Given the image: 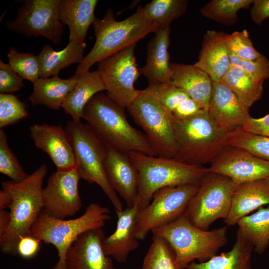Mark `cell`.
Here are the masks:
<instances>
[{
  "instance_id": "cell-14",
  "label": "cell",
  "mask_w": 269,
  "mask_h": 269,
  "mask_svg": "<svg viewBox=\"0 0 269 269\" xmlns=\"http://www.w3.org/2000/svg\"><path fill=\"white\" fill-rule=\"evenodd\" d=\"M80 179L77 168L52 173L43 188L42 210L58 219H65L75 215L82 205L79 192Z\"/></svg>"
},
{
  "instance_id": "cell-42",
  "label": "cell",
  "mask_w": 269,
  "mask_h": 269,
  "mask_svg": "<svg viewBox=\"0 0 269 269\" xmlns=\"http://www.w3.org/2000/svg\"><path fill=\"white\" fill-rule=\"evenodd\" d=\"M24 85L23 79L9 64L0 60V93L11 94L20 91Z\"/></svg>"
},
{
  "instance_id": "cell-18",
  "label": "cell",
  "mask_w": 269,
  "mask_h": 269,
  "mask_svg": "<svg viewBox=\"0 0 269 269\" xmlns=\"http://www.w3.org/2000/svg\"><path fill=\"white\" fill-rule=\"evenodd\" d=\"M102 228L90 230L79 236L67 254V269H117L103 248Z\"/></svg>"
},
{
  "instance_id": "cell-19",
  "label": "cell",
  "mask_w": 269,
  "mask_h": 269,
  "mask_svg": "<svg viewBox=\"0 0 269 269\" xmlns=\"http://www.w3.org/2000/svg\"><path fill=\"white\" fill-rule=\"evenodd\" d=\"M105 168L114 190L125 201L127 207L133 206L137 194L139 175L129 154L107 147Z\"/></svg>"
},
{
  "instance_id": "cell-2",
  "label": "cell",
  "mask_w": 269,
  "mask_h": 269,
  "mask_svg": "<svg viewBox=\"0 0 269 269\" xmlns=\"http://www.w3.org/2000/svg\"><path fill=\"white\" fill-rule=\"evenodd\" d=\"M95 43L78 65L75 75L78 77L89 71L95 63L133 45L147 34L159 29L147 18L143 7L139 6L132 15L121 21L115 19L108 9L102 18L93 24Z\"/></svg>"
},
{
  "instance_id": "cell-26",
  "label": "cell",
  "mask_w": 269,
  "mask_h": 269,
  "mask_svg": "<svg viewBox=\"0 0 269 269\" xmlns=\"http://www.w3.org/2000/svg\"><path fill=\"white\" fill-rule=\"evenodd\" d=\"M73 75L61 79L58 75L51 78H40L33 84V90L28 100L33 106L42 105L53 110H59L78 81Z\"/></svg>"
},
{
  "instance_id": "cell-48",
  "label": "cell",
  "mask_w": 269,
  "mask_h": 269,
  "mask_svg": "<svg viewBox=\"0 0 269 269\" xmlns=\"http://www.w3.org/2000/svg\"><path fill=\"white\" fill-rule=\"evenodd\" d=\"M262 135L269 137V131L264 132Z\"/></svg>"
},
{
  "instance_id": "cell-32",
  "label": "cell",
  "mask_w": 269,
  "mask_h": 269,
  "mask_svg": "<svg viewBox=\"0 0 269 269\" xmlns=\"http://www.w3.org/2000/svg\"><path fill=\"white\" fill-rule=\"evenodd\" d=\"M238 230L250 242L258 254L264 253L269 245V207L242 218L237 223Z\"/></svg>"
},
{
  "instance_id": "cell-11",
  "label": "cell",
  "mask_w": 269,
  "mask_h": 269,
  "mask_svg": "<svg viewBox=\"0 0 269 269\" xmlns=\"http://www.w3.org/2000/svg\"><path fill=\"white\" fill-rule=\"evenodd\" d=\"M200 184L167 187L157 191L146 207L139 210L136 218L135 235L143 240L152 230L167 225L184 214Z\"/></svg>"
},
{
  "instance_id": "cell-20",
  "label": "cell",
  "mask_w": 269,
  "mask_h": 269,
  "mask_svg": "<svg viewBox=\"0 0 269 269\" xmlns=\"http://www.w3.org/2000/svg\"><path fill=\"white\" fill-rule=\"evenodd\" d=\"M139 210L135 203L131 207L116 212L118 221L115 231L104 239L102 244L105 254L120 263L127 261L130 254L139 246L135 235L137 214Z\"/></svg>"
},
{
  "instance_id": "cell-29",
  "label": "cell",
  "mask_w": 269,
  "mask_h": 269,
  "mask_svg": "<svg viewBox=\"0 0 269 269\" xmlns=\"http://www.w3.org/2000/svg\"><path fill=\"white\" fill-rule=\"evenodd\" d=\"M86 43L69 41L68 45L60 51H55L51 46H43L37 56L39 64V76L41 78L58 75L59 71L72 64L83 60Z\"/></svg>"
},
{
  "instance_id": "cell-6",
  "label": "cell",
  "mask_w": 269,
  "mask_h": 269,
  "mask_svg": "<svg viewBox=\"0 0 269 269\" xmlns=\"http://www.w3.org/2000/svg\"><path fill=\"white\" fill-rule=\"evenodd\" d=\"M173 127L177 146L174 159L180 162L195 166L211 163L226 146L227 134L215 125L208 110L187 120L173 118Z\"/></svg>"
},
{
  "instance_id": "cell-4",
  "label": "cell",
  "mask_w": 269,
  "mask_h": 269,
  "mask_svg": "<svg viewBox=\"0 0 269 269\" xmlns=\"http://www.w3.org/2000/svg\"><path fill=\"white\" fill-rule=\"evenodd\" d=\"M138 172V185L135 203L139 210L151 202L154 194L167 187L200 184L209 172L208 167L189 165L174 158L128 153Z\"/></svg>"
},
{
  "instance_id": "cell-23",
  "label": "cell",
  "mask_w": 269,
  "mask_h": 269,
  "mask_svg": "<svg viewBox=\"0 0 269 269\" xmlns=\"http://www.w3.org/2000/svg\"><path fill=\"white\" fill-rule=\"evenodd\" d=\"M267 204H269V180H258L235 185L231 209L225 222L228 226L237 224L242 218Z\"/></svg>"
},
{
  "instance_id": "cell-41",
  "label": "cell",
  "mask_w": 269,
  "mask_h": 269,
  "mask_svg": "<svg viewBox=\"0 0 269 269\" xmlns=\"http://www.w3.org/2000/svg\"><path fill=\"white\" fill-rule=\"evenodd\" d=\"M231 65L238 67L254 78L265 81L269 78V60L263 55L254 60H244L230 52Z\"/></svg>"
},
{
  "instance_id": "cell-13",
  "label": "cell",
  "mask_w": 269,
  "mask_h": 269,
  "mask_svg": "<svg viewBox=\"0 0 269 269\" xmlns=\"http://www.w3.org/2000/svg\"><path fill=\"white\" fill-rule=\"evenodd\" d=\"M61 0H26L18 8L16 18L5 27L27 37L44 36L59 45L63 34V24L59 18Z\"/></svg>"
},
{
  "instance_id": "cell-16",
  "label": "cell",
  "mask_w": 269,
  "mask_h": 269,
  "mask_svg": "<svg viewBox=\"0 0 269 269\" xmlns=\"http://www.w3.org/2000/svg\"><path fill=\"white\" fill-rule=\"evenodd\" d=\"M35 146L46 153L58 171L77 168L73 145L61 126L34 124L29 129Z\"/></svg>"
},
{
  "instance_id": "cell-40",
  "label": "cell",
  "mask_w": 269,
  "mask_h": 269,
  "mask_svg": "<svg viewBox=\"0 0 269 269\" xmlns=\"http://www.w3.org/2000/svg\"><path fill=\"white\" fill-rule=\"evenodd\" d=\"M226 43L230 52L242 60H256L263 55L254 47L246 29L227 34Z\"/></svg>"
},
{
  "instance_id": "cell-28",
  "label": "cell",
  "mask_w": 269,
  "mask_h": 269,
  "mask_svg": "<svg viewBox=\"0 0 269 269\" xmlns=\"http://www.w3.org/2000/svg\"><path fill=\"white\" fill-rule=\"evenodd\" d=\"M253 246L238 230L236 239L228 252L215 255L207 261L193 262L187 269H252L251 257Z\"/></svg>"
},
{
  "instance_id": "cell-8",
  "label": "cell",
  "mask_w": 269,
  "mask_h": 269,
  "mask_svg": "<svg viewBox=\"0 0 269 269\" xmlns=\"http://www.w3.org/2000/svg\"><path fill=\"white\" fill-rule=\"evenodd\" d=\"M65 129L73 147L77 169L81 179L89 184L98 185L113 205L116 212L123 210V204L106 174L107 146L87 124L70 121Z\"/></svg>"
},
{
  "instance_id": "cell-5",
  "label": "cell",
  "mask_w": 269,
  "mask_h": 269,
  "mask_svg": "<svg viewBox=\"0 0 269 269\" xmlns=\"http://www.w3.org/2000/svg\"><path fill=\"white\" fill-rule=\"evenodd\" d=\"M151 232L170 246L175 254L176 269H186L195 260L199 263L207 261L228 242L227 226L203 230L193 224L184 215Z\"/></svg>"
},
{
  "instance_id": "cell-21",
  "label": "cell",
  "mask_w": 269,
  "mask_h": 269,
  "mask_svg": "<svg viewBox=\"0 0 269 269\" xmlns=\"http://www.w3.org/2000/svg\"><path fill=\"white\" fill-rule=\"evenodd\" d=\"M227 34L214 30L204 35L198 60L194 64L206 73L213 82H220L231 66Z\"/></svg>"
},
{
  "instance_id": "cell-24",
  "label": "cell",
  "mask_w": 269,
  "mask_h": 269,
  "mask_svg": "<svg viewBox=\"0 0 269 269\" xmlns=\"http://www.w3.org/2000/svg\"><path fill=\"white\" fill-rule=\"evenodd\" d=\"M170 33V26L159 29L147 45L146 63L140 72L147 78L149 84L170 81L171 70L168 51Z\"/></svg>"
},
{
  "instance_id": "cell-1",
  "label": "cell",
  "mask_w": 269,
  "mask_h": 269,
  "mask_svg": "<svg viewBox=\"0 0 269 269\" xmlns=\"http://www.w3.org/2000/svg\"><path fill=\"white\" fill-rule=\"evenodd\" d=\"M124 109L100 92L86 104L82 119L107 147L156 156L145 134L130 124Z\"/></svg>"
},
{
  "instance_id": "cell-12",
  "label": "cell",
  "mask_w": 269,
  "mask_h": 269,
  "mask_svg": "<svg viewBox=\"0 0 269 269\" xmlns=\"http://www.w3.org/2000/svg\"><path fill=\"white\" fill-rule=\"evenodd\" d=\"M133 44L98 63L97 71L105 85L107 95L121 107L127 108L141 90L134 88L140 72Z\"/></svg>"
},
{
  "instance_id": "cell-36",
  "label": "cell",
  "mask_w": 269,
  "mask_h": 269,
  "mask_svg": "<svg viewBox=\"0 0 269 269\" xmlns=\"http://www.w3.org/2000/svg\"><path fill=\"white\" fill-rule=\"evenodd\" d=\"M175 260L174 253L169 244L163 239L153 235L142 269H176Z\"/></svg>"
},
{
  "instance_id": "cell-9",
  "label": "cell",
  "mask_w": 269,
  "mask_h": 269,
  "mask_svg": "<svg viewBox=\"0 0 269 269\" xmlns=\"http://www.w3.org/2000/svg\"><path fill=\"white\" fill-rule=\"evenodd\" d=\"M135 123L143 130L156 156L174 158L177 146L173 118L147 89L127 108Z\"/></svg>"
},
{
  "instance_id": "cell-39",
  "label": "cell",
  "mask_w": 269,
  "mask_h": 269,
  "mask_svg": "<svg viewBox=\"0 0 269 269\" xmlns=\"http://www.w3.org/2000/svg\"><path fill=\"white\" fill-rule=\"evenodd\" d=\"M28 113L25 103L12 94H0V129L26 118Z\"/></svg>"
},
{
  "instance_id": "cell-10",
  "label": "cell",
  "mask_w": 269,
  "mask_h": 269,
  "mask_svg": "<svg viewBox=\"0 0 269 269\" xmlns=\"http://www.w3.org/2000/svg\"><path fill=\"white\" fill-rule=\"evenodd\" d=\"M235 186L228 177L209 172L201 181L184 216L196 227L208 230L214 221L228 216Z\"/></svg>"
},
{
  "instance_id": "cell-27",
  "label": "cell",
  "mask_w": 269,
  "mask_h": 269,
  "mask_svg": "<svg viewBox=\"0 0 269 269\" xmlns=\"http://www.w3.org/2000/svg\"><path fill=\"white\" fill-rule=\"evenodd\" d=\"M146 89L175 119L187 120L202 110L183 90L169 83L149 84Z\"/></svg>"
},
{
  "instance_id": "cell-45",
  "label": "cell",
  "mask_w": 269,
  "mask_h": 269,
  "mask_svg": "<svg viewBox=\"0 0 269 269\" xmlns=\"http://www.w3.org/2000/svg\"><path fill=\"white\" fill-rule=\"evenodd\" d=\"M242 129L248 132L262 135L269 131V113L259 118L251 116Z\"/></svg>"
},
{
  "instance_id": "cell-47",
  "label": "cell",
  "mask_w": 269,
  "mask_h": 269,
  "mask_svg": "<svg viewBox=\"0 0 269 269\" xmlns=\"http://www.w3.org/2000/svg\"><path fill=\"white\" fill-rule=\"evenodd\" d=\"M12 202L10 194L2 189L0 191V209L8 208Z\"/></svg>"
},
{
  "instance_id": "cell-44",
  "label": "cell",
  "mask_w": 269,
  "mask_h": 269,
  "mask_svg": "<svg viewBox=\"0 0 269 269\" xmlns=\"http://www.w3.org/2000/svg\"><path fill=\"white\" fill-rule=\"evenodd\" d=\"M251 10V17L254 23L261 25L269 17V0H255Z\"/></svg>"
},
{
  "instance_id": "cell-25",
  "label": "cell",
  "mask_w": 269,
  "mask_h": 269,
  "mask_svg": "<svg viewBox=\"0 0 269 269\" xmlns=\"http://www.w3.org/2000/svg\"><path fill=\"white\" fill-rule=\"evenodd\" d=\"M97 0H61L59 18L69 28V41L84 43L89 27L95 22Z\"/></svg>"
},
{
  "instance_id": "cell-38",
  "label": "cell",
  "mask_w": 269,
  "mask_h": 269,
  "mask_svg": "<svg viewBox=\"0 0 269 269\" xmlns=\"http://www.w3.org/2000/svg\"><path fill=\"white\" fill-rule=\"evenodd\" d=\"M0 172L16 182L23 180L29 175L9 147L7 135L3 129L0 130Z\"/></svg>"
},
{
  "instance_id": "cell-43",
  "label": "cell",
  "mask_w": 269,
  "mask_h": 269,
  "mask_svg": "<svg viewBox=\"0 0 269 269\" xmlns=\"http://www.w3.org/2000/svg\"><path fill=\"white\" fill-rule=\"evenodd\" d=\"M41 241L31 235L21 237L16 246L17 256L23 259H30L38 252Z\"/></svg>"
},
{
  "instance_id": "cell-17",
  "label": "cell",
  "mask_w": 269,
  "mask_h": 269,
  "mask_svg": "<svg viewBox=\"0 0 269 269\" xmlns=\"http://www.w3.org/2000/svg\"><path fill=\"white\" fill-rule=\"evenodd\" d=\"M208 111L213 122L226 134L242 129L251 117L248 109L221 81L213 82Z\"/></svg>"
},
{
  "instance_id": "cell-22",
  "label": "cell",
  "mask_w": 269,
  "mask_h": 269,
  "mask_svg": "<svg viewBox=\"0 0 269 269\" xmlns=\"http://www.w3.org/2000/svg\"><path fill=\"white\" fill-rule=\"evenodd\" d=\"M169 83L183 90L202 110H208L213 81L210 76L194 65L170 63Z\"/></svg>"
},
{
  "instance_id": "cell-35",
  "label": "cell",
  "mask_w": 269,
  "mask_h": 269,
  "mask_svg": "<svg viewBox=\"0 0 269 269\" xmlns=\"http://www.w3.org/2000/svg\"><path fill=\"white\" fill-rule=\"evenodd\" d=\"M226 145L243 148L269 161V137L239 129L227 134Z\"/></svg>"
},
{
  "instance_id": "cell-7",
  "label": "cell",
  "mask_w": 269,
  "mask_h": 269,
  "mask_svg": "<svg viewBox=\"0 0 269 269\" xmlns=\"http://www.w3.org/2000/svg\"><path fill=\"white\" fill-rule=\"evenodd\" d=\"M106 207L92 203L80 217L73 219H58L41 211L33 224L31 235L41 242L53 245L58 260L52 269H67L68 250L80 235L90 230L103 228L111 218Z\"/></svg>"
},
{
  "instance_id": "cell-3",
  "label": "cell",
  "mask_w": 269,
  "mask_h": 269,
  "mask_svg": "<svg viewBox=\"0 0 269 269\" xmlns=\"http://www.w3.org/2000/svg\"><path fill=\"white\" fill-rule=\"evenodd\" d=\"M47 172L45 164L41 165L23 180L1 183V189L11 196L9 207L10 224L6 232L0 237V252L6 255L17 256L16 246L19 239L31 235V228L43 210L42 190Z\"/></svg>"
},
{
  "instance_id": "cell-37",
  "label": "cell",
  "mask_w": 269,
  "mask_h": 269,
  "mask_svg": "<svg viewBox=\"0 0 269 269\" xmlns=\"http://www.w3.org/2000/svg\"><path fill=\"white\" fill-rule=\"evenodd\" d=\"M8 64L23 80L33 84L39 78V64L37 56L32 53L18 52L12 47L7 52Z\"/></svg>"
},
{
  "instance_id": "cell-33",
  "label": "cell",
  "mask_w": 269,
  "mask_h": 269,
  "mask_svg": "<svg viewBox=\"0 0 269 269\" xmlns=\"http://www.w3.org/2000/svg\"><path fill=\"white\" fill-rule=\"evenodd\" d=\"M187 3L185 0H152L143 8L148 19L160 29L170 26L171 22L181 16Z\"/></svg>"
},
{
  "instance_id": "cell-31",
  "label": "cell",
  "mask_w": 269,
  "mask_h": 269,
  "mask_svg": "<svg viewBox=\"0 0 269 269\" xmlns=\"http://www.w3.org/2000/svg\"><path fill=\"white\" fill-rule=\"evenodd\" d=\"M221 82L248 109L262 96L264 82L254 78L238 67L231 65Z\"/></svg>"
},
{
  "instance_id": "cell-15",
  "label": "cell",
  "mask_w": 269,
  "mask_h": 269,
  "mask_svg": "<svg viewBox=\"0 0 269 269\" xmlns=\"http://www.w3.org/2000/svg\"><path fill=\"white\" fill-rule=\"evenodd\" d=\"M210 172L230 178L235 185L258 180H269V161L240 147L227 145L208 167Z\"/></svg>"
},
{
  "instance_id": "cell-30",
  "label": "cell",
  "mask_w": 269,
  "mask_h": 269,
  "mask_svg": "<svg viewBox=\"0 0 269 269\" xmlns=\"http://www.w3.org/2000/svg\"><path fill=\"white\" fill-rule=\"evenodd\" d=\"M73 90L64 101L62 108L71 116L73 122H80L83 110L96 94L106 90L105 85L97 71H88L78 77Z\"/></svg>"
},
{
  "instance_id": "cell-46",
  "label": "cell",
  "mask_w": 269,
  "mask_h": 269,
  "mask_svg": "<svg viewBox=\"0 0 269 269\" xmlns=\"http://www.w3.org/2000/svg\"><path fill=\"white\" fill-rule=\"evenodd\" d=\"M9 212L5 209H0V237L7 231L10 224Z\"/></svg>"
},
{
  "instance_id": "cell-34",
  "label": "cell",
  "mask_w": 269,
  "mask_h": 269,
  "mask_svg": "<svg viewBox=\"0 0 269 269\" xmlns=\"http://www.w3.org/2000/svg\"><path fill=\"white\" fill-rule=\"evenodd\" d=\"M253 0H212L201 7V14L216 22L226 25L234 24L238 11L248 7Z\"/></svg>"
}]
</instances>
